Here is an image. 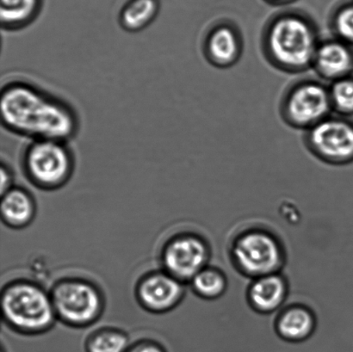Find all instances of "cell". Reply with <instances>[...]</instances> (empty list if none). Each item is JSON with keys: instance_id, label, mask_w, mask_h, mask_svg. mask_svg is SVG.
<instances>
[{"instance_id": "obj_18", "label": "cell", "mask_w": 353, "mask_h": 352, "mask_svg": "<svg viewBox=\"0 0 353 352\" xmlns=\"http://www.w3.org/2000/svg\"><path fill=\"white\" fill-rule=\"evenodd\" d=\"M85 348L88 352H125L129 339L119 331L102 330L89 338Z\"/></svg>"}, {"instance_id": "obj_2", "label": "cell", "mask_w": 353, "mask_h": 352, "mask_svg": "<svg viewBox=\"0 0 353 352\" xmlns=\"http://www.w3.org/2000/svg\"><path fill=\"white\" fill-rule=\"evenodd\" d=\"M316 23L303 12L285 10L270 19L261 34V50L268 63L285 74L312 69L321 43Z\"/></svg>"}, {"instance_id": "obj_19", "label": "cell", "mask_w": 353, "mask_h": 352, "mask_svg": "<svg viewBox=\"0 0 353 352\" xmlns=\"http://www.w3.org/2000/svg\"><path fill=\"white\" fill-rule=\"evenodd\" d=\"M332 106L338 116H353V74L340 81L331 83L330 86Z\"/></svg>"}, {"instance_id": "obj_16", "label": "cell", "mask_w": 353, "mask_h": 352, "mask_svg": "<svg viewBox=\"0 0 353 352\" xmlns=\"http://www.w3.org/2000/svg\"><path fill=\"white\" fill-rule=\"evenodd\" d=\"M286 288L283 279L276 275L259 278L252 286L250 299L255 309L262 312H272L282 304Z\"/></svg>"}, {"instance_id": "obj_24", "label": "cell", "mask_w": 353, "mask_h": 352, "mask_svg": "<svg viewBox=\"0 0 353 352\" xmlns=\"http://www.w3.org/2000/svg\"><path fill=\"white\" fill-rule=\"evenodd\" d=\"M264 1L273 6H285L296 2V0H264Z\"/></svg>"}, {"instance_id": "obj_11", "label": "cell", "mask_w": 353, "mask_h": 352, "mask_svg": "<svg viewBox=\"0 0 353 352\" xmlns=\"http://www.w3.org/2000/svg\"><path fill=\"white\" fill-rule=\"evenodd\" d=\"M312 69L323 81L334 83L353 74V46L336 37L321 40Z\"/></svg>"}, {"instance_id": "obj_4", "label": "cell", "mask_w": 353, "mask_h": 352, "mask_svg": "<svg viewBox=\"0 0 353 352\" xmlns=\"http://www.w3.org/2000/svg\"><path fill=\"white\" fill-rule=\"evenodd\" d=\"M22 167L37 187L54 189L64 185L74 170V156L67 141H32L24 149Z\"/></svg>"}, {"instance_id": "obj_12", "label": "cell", "mask_w": 353, "mask_h": 352, "mask_svg": "<svg viewBox=\"0 0 353 352\" xmlns=\"http://www.w3.org/2000/svg\"><path fill=\"white\" fill-rule=\"evenodd\" d=\"M138 298L145 308L153 312H164L174 308L183 296L178 279L168 273L147 276L138 286Z\"/></svg>"}, {"instance_id": "obj_10", "label": "cell", "mask_w": 353, "mask_h": 352, "mask_svg": "<svg viewBox=\"0 0 353 352\" xmlns=\"http://www.w3.org/2000/svg\"><path fill=\"white\" fill-rule=\"evenodd\" d=\"M243 38L233 23L221 21L208 30L203 43L204 57L217 68H230L243 54Z\"/></svg>"}, {"instance_id": "obj_21", "label": "cell", "mask_w": 353, "mask_h": 352, "mask_svg": "<svg viewBox=\"0 0 353 352\" xmlns=\"http://www.w3.org/2000/svg\"><path fill=\"white\" fill-rule=\"evenodd\" d=\"M330 29L334 37L353 46V2L337 7L332 14Z\"/></svg>"}, {"instance_id": "obj_13", "label": "cell", "mask_w": 353, "mask_h": 352, "mask_svg": "<svg viewBox=\"0 0 353 352\" xmlns=\"http://www.w3.org/2000/svg\"><path fill=\"white\" fill-rule=\"evenodd\" d=\"M43 0H0L3 30L16 31L32 23L39 16Z\"/></svg>"}, {"instance_id": "obj_8", "label": "cell", "mask_w": 353, "mask_h": 352, "mask_svg": "<svg viewBox=\"0 0 353 352\" xmlns=\"http://www.w3.org/2000/svg\"><path fill=\"white\" fill-rule=\"evenodd\" d=\"M234 256L242 271L255 277L272 275L282 263V253L274 238L262 232H252L235 244Z\"/></svg>"}, {"instance_id": "obj_15", "label": "cell", "mask_w": 353, "mask_h": 352, "mask_svg": "<svg viewBox=\"0 0 353 352\" xmlns=\"http://www.w3.org/2000/svg\"><path fill=\"white\" fill-rule=\"evenodd\" d=\"M160 9V0H129L120 10V25L129 32H139L154 22Z\"/></svg>"}, {"instance_id": "obj_23", "label": "cell", "mask_w": 353, "mask_h": 352, "mask_svg": "<svg viewBox=\"0 0 353 352\" xmlns=\"http://www.w3.org/2000/svg\"><path fill=\"white\" fill-rule=\"evenodd\" d=\"M128 352H165L159 344L152 342H143L136 344Z\"/></svg>"}, {"instance_id": "obj_3", "label": "cell", "mask_w": 353, "mask_h": 352, "mask_svg": "<svg viewBox=\"0 0 353 352\" xmlns=\"http://www.w3.org/2000/svg\"><path fill=\"white\" fill-rule=\"evenodd\" d=\"M3 317L14 329L26 333H39L53 325L55 312L51 296L30 282H15L2 294Z\"/></svg>"}, {"instance_id": "obj_22", "label": "cell", "mask_w": 353, "mask_h": 352, "mask_svg": "<svg viewBox=\"0 0 353 352\" xmlns=\"http://www.w3.org/2000/svg\"><path fill=\"white\" fill-rule=\"evenodd\" d=\"M0 174H1V195L6 193L12 187V174L8 165L5 163L1 164L0 168Z\"/></svg>"}, {"instance_id": "obj_17", "label": "cell", "mask_w": 353, "mask_h": 352, "mask_svg": "<svg viewBox=\"0 0 353 352\" xmlns=\"http://www.w3.org/2000/svg\"><path fill=\"white\" fill-rule=\"evenodd\" d=\"M314 319L303 309H292L285 313L279 320V331L283 338L292 341L306 339L312 333Z\"/></svg>"}, {"instance_id": "obj_14", "label": "cell", "mask_w": 353, "mask_h": 352, "mask_svg": "<svg viewBox=\"0 0 353 352\" xmlns=\"http://www.w3.org/2000/svg\"><path fill=\"white\" fill-rule=\"evenodd\" d=\"M34 205L29 193L20 188H10L3 193L1 216L7 225L13 227L26 226L32 220Z\"/></svg>"}, {"instance_id": "obj_5", "label": "cell", "mask_w": 353, "mask_h": 352, "mask_svg": "<svg viewBox=\"0 0 353 352\" xmlns=\"http://www.w3.org/2000/svg\"><path fill=\"white\" fill-rule=\"evenodd\" d=\"M330 86L313 79H300L283 93L279 112L283 122L304 132L333 112Z\"/></svg>"}, {"instance_id": "obj_1", "label": "cell", "mask_w": 353, "mask_h": 352, "mask_svg": "<svg viewBox=\"0 0 353 352\" xmlns=\"http://www.w3.org/2000/svg\"><path fill=\"white\" fill-rule=\"evenodd\" d=\"M0 119L6 130L36 140L67 141L76 136L79 118L67 102L37 85L14 81L3 86Z\"/></svg>"}, {"instance_id": "obj_9", "label": "cell", "mask_w": 353, "mask_h": 352, "mask_svg": "<svg viewBox=\"0 0 353 352\" xmlns=\"http://www.w3.org/2000/svg\"><path fill=\"white\" fill-rule=\"evenodd\" d=\"M205 244L199 238H176L165 248L163 264L168 273L179 281L196 277L204 269L208 260Z\"/></svg>"}, {"instance_id": "obj_20", "label": "cell", "mask_w": 353, "mask_h": 352, "mask_svg": "<svg viewBox=\"0 0 353 352\" xmlns=\"http://www.w3.org/2000/svg\"><path fill=\"white\" fill-rule=\"evenodd\" d=\"M192 284L197 294L210 299L218 298L226 288L223 276L212 269H203L192 279Z\"/></svg>"}, {"instance_id": "obj_6", "label": "cell", "mask_w": 353, "mask_h": 352, "mask_svg": "<svg viewBox=\"0 0 353 352\" xmlns=\"http://www.w3.org/2000/svg\"><path fill=\"white\" fill-rule=\"evenodd\" d=\"M304 144L324 163L345 165L353 162V123L347 117L330 116L305 131Z\"/></svg>"}, {"instance_id": "obj_7", "label": "cell", "mask_w": 353, "mask_h": 352, "mask_svg": "<svg viewBox=\"0 0 353 352\" xmlns=\"http://www.w3.org/2000/svg\"><path fill=\"white\" fill-rule=\"evenodd\" d=\"M55 315L62 322L75 327L88 326L98 318L102 298L98 289L88 282L65 280L52 291Z\"/></svg>"}]
</instances>
